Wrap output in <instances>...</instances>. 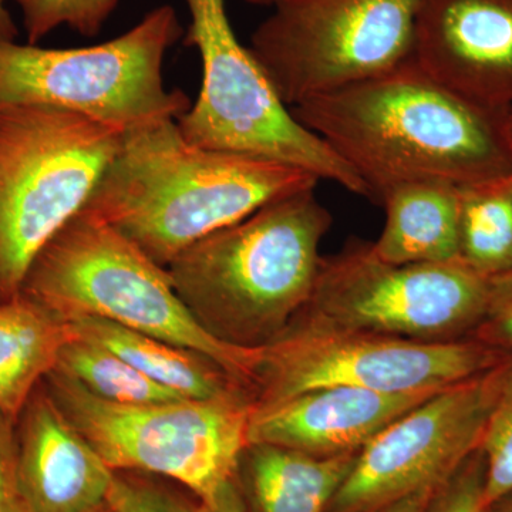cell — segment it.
Returning a JSON list of instances; mask_svg holds the SVG:
<instances>
[{
	"mask_svg": "<svg viewBox=\"0 0 512 512\" xmlns=\"http://www.w3.org/2000/svg\"><path fill=\"white\" fill-rule=\"evenodd\" d=\"M291 111L355 171L376 204L400 184L466 187L512 173L505 113L451 92L413 59Z\"/></svg>",
	"mask_w": 512,
	"mask_h": 512,
	"instance_id": "1",
	"label": "cell"
},
{
	"mask_svg": "<svg viewBox=\"0 0 512 512\" xmlns=\"http://www.w3.org/2000/svg\"><path fill=\"white\" fill-rule=\"evenodd\" d=\"M318 183L291 165L194 146L163 120L124 133L84 208L167 268L202 238Z\"/></svg>",
	"mask_w": 512,
	"mask_h": 512,
	"instance_id": "2",
	"label": "cell"
},
{
	"mask_svg": "<svg viewBox=\"0 0 512 512\" xmlns=\"http://www.w3.org/2000/svg\"><path fill=\"white\" fill-rule=\"evenodd\" d=\"M316 188L268 202L202 238L167 266L185 308L214 338L258 349L311 298L332 215Z\"/></svg>",
	"mask_w": 512,
	"mask_h": 512,
	"instance_id": "3",
	"label": "cell"
},
{
	"mask_svg": "<svg viewBox=\"0 0 512 512\" xmlns=\"http://www.w3.org/2000/svg\"><path fill=\"white\" fill-rule=\"evenodd\" d=\"M20 293L67 322L109 320L201 353L251 393L259 348L211 336L185 308L168 269L86 208L37 254Z\"/></svg>",
	"mask_w": 512,
	"mask_h": 512,
	"instance_id": "4",
	"label": "cell"
},
{
	"mask_svg": "<svg viewBox=\"0 0 512 512\" xmlns=\"http://www.w3.org/2000/svg\"><path fill=\"white\" fill-rule=\"evenodd\" d=\"M126 131L56 107H0V302L84 210Z\"/></svg>",
	"mask_w": 512,
	"mask_h": 512,
	"instance_id": "5",
	"label": "cell"
},
{
	"mask_svg": "<svg viewBox=\"0 0 512 512\" xmlns=\"http://www.w3.org/2000/svg\"><path fill=\"white\" fill-rule=\"evenodd\" d=\"M43 382L113 471L173 480L200 501L211 500L237 478L254 413L248 390L208 400L116 404L56 370Z\"/></svg>",
	"mask_w": 512,
	"mask_h": 512,
	"instance_id": "6",
	"label": "cell"
},
{
	"mask_svg": "<svg viewBox=\"0 0 512 512\" xmlns=\"http://www.w3.org/2000/svg\"><path fill=\"white\" fill-rule=\"evenodd\" d=\"M184 35L173 6H157L96 46L46 49L0 39V107H56L124 131L177 120L191 109L164 86V57Z\"/></svg>",
	"mask_w": 512,
	"mask_h": 512,
	"instance_id": "7",
	"label": "cell"
},
{
	"mask_svg": "<svg viewBox=\"0 0 512 512\" xmlns=\"http://www.w3.org/2000/svg\"><path fill=\"white\" fill-rule=\"evenodd\" d=\"M190 25L184 45L200 53L202 82L177 126L188 143L208 150L301 168L369 198L355 171L299 123L264 67L235 36L225 0H185Z\"/></svg>",
	"mask_w": 512,
	"mask_h": 512,
	"instance_id": "8",
	"label": "cell"
},
{
	"mask_svg": "<svg viewBox=\"0 0 512 512\" xmlns=\"http://www.w3.org/2000/svg\"><path fill=\"white\" fill-rule=\"evenodd\" d=\"M491 279L461 261L392 264L369 242L320 259L308 303L293 322L420 342L470 339L487 311Z\"/></svg>",
	"mask_w": 512,
	"mask_h": 512,
	"instance_id": "9",
	"label": "cell"
},
{
	"mask_svg": "<svg viewBox=\"0 0 512 512\" xmlns=\"http://www.w3.org/2000/svg\"><path fill=\"white\" fill-rule=\"evenodd\" d=\"M424 0H286L251 52L289 107L410 62Z\"/></svg>",
	"mask_w": 512,
	"mask_h": 512,
	"instance_id": "10",
	"label": "cell"
},
{
	"mask_svg": "<svg viewBox=\"0 0 512 512\" xmlns=\"http://www.w3.org/2000/svg\"><path fill=\"white\" fill-rule=\"evenodd\" d=\"M508 355L476 339L420 342L292 322L259 348L251 396L259 409L320 387L440 390L493 369Z\"/></svg>",
	"mask_w": 512,
	"mask_h": 512,
	"instance_id": "11",
	"label": "cell"
},
{
	"mask_svg": "<svg viewBox=\"0 0 512 512\" xmlns=\"http://www.w3.org/2000/svg\"><path fill=\"white\" fill-rule=\"evenodd\" d=\"M511 367L512 353L390 423L357 453L328 512H366L441 487L480 450Z\"/></svg>",
	"mask_w": 512,
	"mask_h": 512,
	"instance_id": "12",
	"label": "cell"
},
{
	"mask_svg": "<svg viewBox=\"0 0 512 512\" xmlns=\"http://www.w3.org/2000/svg\"><path fill=\"white\" fill-rule=\"evenodd\" d=\"M413 60L451 92L512 109V0H424Z\"/></svg>",
	"mask_w": 512,
	"mask_h": 512,
	"instance_id": "13",
	"label": "cell"
},
{
	"mask_svg": "<svg viewBox=\"0 0 512 512\" xmlns=\"http://www.w3.org/2000/svg\"><path fill=\"white\" fill-rule=\"evenodd\" d=\"M440 390L394 393L350 386L320 387L254 409L248 441L319 457L359 453L390 423Z\"/></svg>",
	"mask_w": 512,
	"mask_h": 512,
	"instance_id": "14",
	"label": "cell"
},
{
	"mask_svg": "<svg viewBox=\"0 0 512 512\" xmlns=\"http://www.w3.org/2000/svg\"><path fill=\"white\" fill-rule=\"evenodd\" d=\"M20 485L32 512H99L114 471L67 420L45 382L15 421Z\"/></svg>",
	"mask_w": 512,
	"mask_h": 512,
	"instance_id": "15",
	"label": "cell"
},
{
	"mask_svg": "<svg viewBox=\"0 0 512 512\" xmlns=\"http://www.w3.org/2000/svg\"><path fill=\"white\" fill-rule=\"evenodd\" d=\"M356 456L319 457L272 444H248L237 480L249 512H328Z\"/></svg>",
	"mask_w": 512,
	"mask_h": 512,
	"instance_id": "16",
	"label": "cell"
},
{
	"mask_svg": "<svg viewBox=\"0 0 512 512\" xmlns=\"http://www.w3.org/2000/svg\"><path fill=\"white\" fill-rule=\"evenodd\" d=\"M386 222L373 252L392 264L460 261V187L406 183L384 192Z\"/></svg>",
	"mask_w": 512,
	"mask_h": 512,
	"instance_id": "17",
	"label": "cell"
},
{
	"mask_svg": "<svg viewBox=\"0 0 512 512\" xmlns=\"http://www.w3.org/2000/svg\"><path fill=\"white\" fill-rule=\"evenodd\" d=\"M80 338L103 346L154 383L185 399L208 400L248 390L210 357L99 318H76ZM249 392V390H248Z\"/></svg>",
	"mask_w": 512,
	"mask_h": 512,
	"instance_id": "18",
	"label": "cell"
},
{
	"mask_svg": "<svg viewBox=\"0 0 512 512\" xmlns=\"http://www.w3.org/2000/svg\"><path fill=\"white\" fill-rule=\"evenodd\" d=\"M74 336L70 322L19 293L0 302V410L16 421Z\"/></svg>",
	"mask_w": 512,
	"mask_h": 512,
	"instance_id": "19",
	"label": "cell"
},
{
	"mask_svg": "<svg viewBox=\"0 0 512 512\" xmlns=\"http://www.w3.org/2000/svg\"><path fill=\"white\" fill-rule=\"evenodd\" d=\"M460 261L494 278L512 269V173L460 187Z\"/></svg>",
	"mask_w": 512,
	"mask_h": 512,
	"instance_id": "20",
	"label": "cell"
},
{
	"mask_svg": "<svg viewBox=\"0 0 512 512\" xmlns=\"http://www.w3.org/2000/svg\"><path fill=\"white\" fill-rule=\"evenodd\" d=\"M53 370L70 377L104 402L147 404L185 399L154 383L116 353L76 333L60 350Z\"/></svg>",
	"mask_w": 512,
	"mask_h": 512,
	"instance_id": "21",
	"label": "cell"
},
{
	"mask_svg": "<svg viewBox=\"0 0 512 512\" xmlns=\"http://www.w3.org/2000/svg\"><path fill=\"white\" fill-rule=\"evenodd\" d=\"M22 10L23 26L30 45L69 26L84 37L99 35L119 6V0H5Z\"/></svg>",
	"mask_w": 512,
	"mask_h": 512,
	"instance_id": "22",
	"label": "cell"
},
{
	"mask_svg": "<svg viewBox=\"0 0 512 512\" xmlns=\"http://www.w3.org/2000/svg\"><path fill=\"white\" fill-rule=\"evenodd\" d=\"M484 504L493 507L512 493V367L485 430Z\"/></svg>",
	"mask_w": 512,
	"mask_h": 512,
	"instance_id": "23",
	"label": "cell"
},
{
	"mask_svg": "<svg viewBox=\"0 0 512 512\" xmlns=\"http://www.w3.org/2000/svg\"><path fill=\"white\" fill-rule=\"evenodd\" d=\"M198 503L134 471H114L107 498L113 512H198Z\"/></svg>",
	"mask_w": 512,
	"mask_h": 512,
	"instance_id": "24",
	"label": "cell"
},
{
	"mask_svg": "<svg viewBox=\"0 0 512 512\" xmlns=\"http://www.w3.org/2000/svg\"><path fill=\"white\" fill-rule=\"evenodd\" d=\"M484 477L480 448L434 493L427 512H491L484 504Z\"/></svg>",
	"mask_w": 512,
	"mask_h": 512,
	"instance_id": "25",
	"label": "cell"
},
{
	"mask_svg": "<svg viewBox=\"0 0 512 512\" xmlns=\"http://www.w3.org/2000/svg\"><path fill=\"white\" fill-rule=\"evenodd\" d=\"M490 279L487 311L470 339L512 353V269Z\"/></svg>",
	"mask_w": 512,
	"mask_h": 512,
	"instance_id": "26",
	"label": "cell"
},
{
	"mask_svg": "<svg viewBox=\"0 0 512 512\" xmlns=\"http://www.w3.org/2000/svg\"><path fill=\"white\" fill-rule=\"evenodd\" d=\"M0 512H32L18 470L15 421L0 410Z\"/></svg>",
	"mask_w": 512,
	"mask_h": 512,
	"instance_id": "27",
	"label": "cell"
},
{
	"mask_svg": "<svg viewBox=\"0 0 512 512\" xmlns=\"http://www.w3.org/2000/svg\"><path fill=\"white\" fill-rule=\"evenodd\" d=\"M198 512H249L237 478L225 484L211 500L200 501Z\"/></svg>",
	"mask_w": 512,
	"mask_h": 512,
	"instance_id": "28",
	"label": "cell"
},
{
	"mask_svg": "<svg viewBox=\"0 0 512 512\" xmlns=\"http://www.w3.org/2000/svg\"><path fill=\"white\" fill-rule=\"evenodd\" d=\"M439 488H436V490L419 491V493L407 495V497L400 498V500L393 501V503L366 512H427L429 511L434 493Z\"/></svg>",
	"mask_w": 512,
	"mask_h": 512,
	"instance_id": "29",
	"label": "cell"
},
{
	"mask_svg": "<svg viewBox=\"0 0 512 512\" xmlns=\"http://www.w3.org/2000/svg\"><path fill=\"white\" fill-rule=\"evenodd\" d=\"M5 0H0V39L15 40L18 36V28L6 9Z\"/></svg>",
	"mask_w": 512,
	"mask_h": 512,
	"instance_id": "30",
	"label": "cell"
},
{
	"mask_svg": "<svg viewBox=\"0 0 512 512\" xmlns=\"http://www.w3.org/2000/svg\"><path fill=\"white\" fill-rule=\"evenodd\" d=\"M504 133L505 138H507L508 147H510V151L512 154V109L508 110L507 113H505Z\"/></svg>",
	"mask_w": 512,
	"mask_h": 512,
	"instance_id": "31",
	"label": "cell"
},
{
	"mask_svg": "<svg viewBox=\"0 0 512 512\" xmlns=\"http://www.w3.org/2000/svg\"><path fill=\"white\" fill-rule=\"evenodd\" d=\"M491 512H512V493L491 507Z\"/></svg>",
	"mask_w": 512,
	"mask_h": 512,
	"instance_id": "32",
	"label": "cell"
},
{
	"mask_svg": "<svg viewBox=\"0 0 512 512\" xmlns=\"http://www.w3.org/2000/svg\"><path fill=\"white\" fill-rule=\"evenodd\" d=\"M242 2L248 3V5L269 6V8H275L276 5L286 2V0H242Z\"/></svg>",
	"mask_w": 512,
	"mask_h": 512,
	"instance_id": "33",
	"label": "cell"
},
{
	"mask_svg": "<svg viewBox=\"0 0 512 512\" xmlns=\"http://www.w3.org/2000/svg\"><path fill=\"white\" fill-rule=\"evenodd\" d=\"M99 512H113V511H111V508L109 507V505H107V507H104L103 510H100Z\"/></svg>",
	"mask_w": 512,
	"mask_h": 512,
	"instance_id": "34",
	"label": "cell"
}]
</instances>
